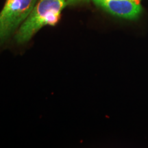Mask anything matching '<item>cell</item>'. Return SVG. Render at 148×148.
Listing matches in <instances>:
<instances>
[{
  "label": "cell",
  "mask_w": 148,
  "mask_h": 148,
  "mask_svg": "<svg viewBox=\"0 0 148 148\" xmlns=\"http://www.w3.org/2000/svg\"><path fill=\"white\" fill-rule=\"evenodd\" d=\"M96 4L110 13L128 19L136 18L141 12V6L135 0H93Z\"/></svg>",
  "instance_id": "3"
},
{
  "label": "cell",
  "mask_w": 148,
  "mask_h": 148,
  "mask_svg": "<svg viewBox=\"0 0 148 148\" xmlns=\"http://www.w3.org/2000/svg\"><path fill=\"white\" fill-rule=\"evenodd\" d=\"M36 0H7L0 12V44L12 34L26 19L35 6Z\"/></svg>",
  "instance_id": "2"
},
{
  "label": "cell",
  "mask_w": 148,
  "mask_h": 148,
  "mask_svg": "<svg viewBox=\"0 0 148 148\" xmlns=\"http://www.w3.org/2000/svg\"><path fill=\"white\" fill-rule=\"evenodd\" d=\"M135 1H138V2H139V0H135Z\"/></svg>",
  "instance_id": "5"
},
{
  "label": "cell",
  "mask_w": 148,
  "mask_h": 148,
  "mask_svg": "<svg viewBox=\"0 0 148 148\" xmlns=\"http://www.w3.org/2000/svg\"><path fill=\"white\" fill-rule=\"evenodd\" d=\"M66 0H40L22 23L15 35L18 43L26 42L45 25H54L58 21Z\"/></svg>",
  "instance_id": "1"
},
{
  "label": "cell",
  "mask_w": 148,
  "mask_h": 148,
  "mask_svg": "<svg viewBox=\"0 0 148 148\" xmlns=\"http://www.w3.org/2000/svg\"><path fill=\"white\" fill-rule=\"evenodd\" d=\"M78 1V0H67V1Z\"/></svg>",
  "instance_id": "4"
}]
</instances>
